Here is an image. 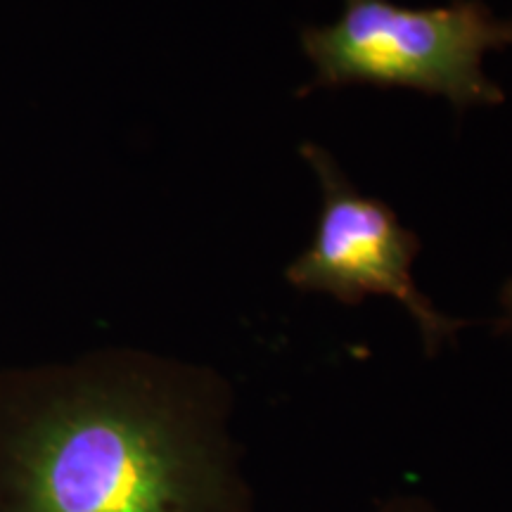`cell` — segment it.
Instances as JSON below:
<instances>
[{"mask_svg": "<svg viewBox=\"0 0 512 512\" xmlns=\"http://www.w3.org/2000/svg\"><path fill=\"white\" fill-rule=\"evenodd\" d=\"M510 24H512V17H510Z\"/></svg>", "mask_w": 512, "mask_h": 512, "instance_id": "8992f818", "label": "cell"}, {"mask_svg": "<svg viewBox=\"0 0 512 512\" xmlns=\"http://www.w3.org/2000/svg\"><path fill=\"white\" fill-rule=\"evenodd\" d=\"M318 88H403L446 98L458 112L498 107L503 88L484 72L486 55L512 48L510 19L484 0H453L406 8L394 0H342L330 24H311L299 36Z\"/></svg>", "mask_w": 512, "mask_h": 512, "instance_id": "7a4b0ae2", "label": "cell"}, {"mask_svg": "<svg viewBox=\"0 0 512 512\" xmlns=\"http://www.w3.org/2000/svg\"><path fill=\"white\" fill-rule=\"evenodd\" d=\"M366 512H444L432 498L422 494H394L375 503Z\"/></svg>", "mask_w": 512, "mask_h": 512, "instance_id": "277c9868", "label": "cell"}, {"mask_svg": "<svg viewBox=\"0 0 512 512\" xmlns=\"http://www.w3.org/2000/svg\"><path fill=\"white\" fill-rule=\"evenodd\" d=\"M498 306H501V328L512 335V278L501 287Z\"/></svg>", "mask_w": 512, "mask_h": 512, "instance_id": "5b68a950", "label": "cell"}, {"mask_svg": "<svg viewBox=\"0 0 512 512\" xmlns=\"http://www.w3.org/2000/svg\"><path fill=\"white\" fill-rule=\"evenodd\" d=\"M299 155L318 181L320 214L311 245L285 268L287 283L347 306L370 297L394 299L418 328L427 356L456 342L470 320L437 309L415 285L413 264L422 249L418 235L403 226L387 202L363 195L323 145L306 140Z\"/></svg>", "mask_w": 512, "mask_h": 512, "instance_id": "3957f363", "label": "cell"}, {"mask_svg": "<svg viewBox=\"0 0 512 512\" xmlns=\"http://www.w3.org/2000/svg\"><path fill=\"white\" fill-rule=\"evenodd\" d=\"M219 370L107 349L0 375V512H256Z\"/></svg>", "mask_w": 512, "mask_h": 512, "instance_id": "6da1fadb", "label": "cell"}]
</instances>
